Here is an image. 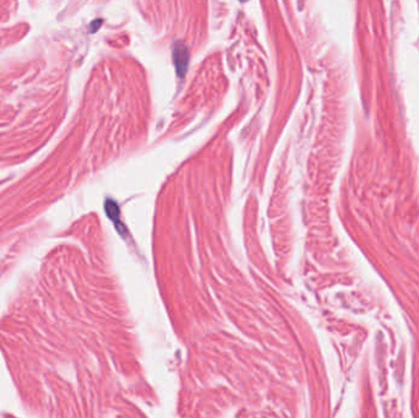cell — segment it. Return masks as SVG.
<instances>
[{
	"label": "cell",
	"mask_w": 419,
	"mask_h": 418,
	"mask_svg": "<svg viewBox=\"0 0 419 418\" xmlns=\"http://www.w3.org/2000/svg\"><path fill=\"white\" fill-rule=\"evenodd\" d=\"M190 53L187 45L183 42H175L173 45V60L175 70L179 78H184L189 66Z\"/></svg>",
	"instance_id": "1"
},
{
	"label": "cell",
	"mask_w": 419,
	"mask_h": 418,
	"mask_svg": "<svg viewBox=\"0 0 419 418\" xmlns=\"http://www.w3.org/2000/svg\"><path fill=\"white\" fill-rule=\"evenodd\" d=\"M242 1H245V0H242Z\"/></svg>",
	"instance_id": "3"
},
{
	"label": "cell",
	"mask_w": 419,
	"mask_h": 418,
	"mask_svg": "<svg viewBox=\"0 0 419 418\" xmlns=\"http://www.w3.org/2000/svg\"><path fill=\"white\" fill-rule=\"evenodd\" d=\"M105 209H106L107 216H108V217L112 220V222L115 225V228L118 229L119 233L120 234L125 233L126 231L120 221V211H119L118 204H116L114 200H107Z\"/></svg>",
	"instance_id": "2"
}]
</instances>
